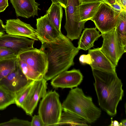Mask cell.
Here are the masks:
<instances>
[{
	"instance_id": "28",
	"label": "cell",
	"mask_w": 126,
	"mask_h": 126,
	"mask_svg": "<svg viewBox=\"0 0 126 126\" xmlns=\"http://www.w3.org/2000/svg\"><path fill=\"white\" fill-rule=\"evenodd\" d=\"M31 122V126H45L43 121L39 115H35L33 116Z\"/></svg>"
},
{
	"instance_id": "30",
	"label": "cell",
	"mask_w": 126,
	"mask_h": 126,
	"mask_svg": "<svg viewBox=\"0 0 126 126\" xmlns=\"http://www.w3.org/2000/svg\"><path fill=\"white\" fill-rule=\"evenodd\" d=\"M8 6V0H0V13L3 11Z\"/></svg>"
},
{
	"instance_id": "24",
	"label": "cell",
	"mask_w": 126,
	"mask_h": 126,
	"mask_svg": "<svg viewBox=\"0 0 126 126\" xmlns=\"http://www.w3.org/2000/svg\"><path fill=\"white\" fill-rule=\"evenodd\" d=\"M34 81H32L22 89L15 93V104L17 106L21 108L30 91Z\"/></svg>"
},
{
	"instance_id": "7",
	"label": "cell",
	"mask_w": 126,
	"mask_h": 126,
	"mask_svg": "<svg viewBox=\"0 0 126 126\" xmlns=\"http://www.w3.org/2000/svg\"><path fill=\"white\" fill-rule=\"evenodd\" d=\"M103 38L102 52L116 67L124 53L126 52L120 44L115 28L111 30L101 33Z\"/></svg>"
},
{
	"instance_id": "20",
	"label": "cell",
	"mask_w": 126,
	"mask_h": 126,
	"mask_svg": "<svg viewBox=\"0 0 126 126\" xmlns=\"http://www.w3.org/2000/svg\"><path fill=\"white\" fill-rule=\"evenodd\" d=\"M83 118L68 110H63L59 121L56 126H88Z\"/></svg>"
},
{
	"instance_id": "21",
	"label": "cell",
	"mask_w": 126,
	"mask_h": 126,
	"mask_svg": "<svg viewBox=\"0 0 126 126\" xmlns=\"http://www.w3.org/2000/svg\"><path fill=\"white\" fill-rule=\"evenodd\" d=\"M115 29L120 44L126 49V10L120 12Z\"/></svg>"
},
{
	"instance_id": "29",
	"label": "cell",
	"mask_w": 126,
	"mask_h": 126,
	"mask_svg": "<svg viewBox=\"0 0 126 126\" xmlns=\"http://www.w3.org/2000/svg\"><path fill=\"white\" fill-rule=\"evenodd\" d=\"M79 60L80 62L83 64H87L90 65L92 63V60L90 55L83 54L80 56Z\"/></svg>"
},
{
	"instance_id": "35",
	"label": "cell",
	"mask_w": 126,
	"mask_h": 126,
	"mask_svg": "<svg viewBox=\"0 0 126 126\" xmlns=\"http://www.w3.org/2000/svg\"><path fill=\"white\" fill-rule=\"evenodd\" d=\"M109 126H120L119 123L117 121H111L110 125Z\"/></svg>"
},
{
	"instance_id": "32",
	"label": "cell",
	"mask_w": 126,
	"mask_h": 126,
	"mask_svg": "<svg viewBox=\"0 0 126 126\" xmlns=\"http://www.w3.org/2000/svg\"><path fill=\"white\" fill-rule=\"evenodd\" d=\"M103 0H79L80 4L90 2H102Z\"/></svg>"
},
{
	"instance_id": "1",
	"label": "cell",
	"mask_w": 126,
	"mask_h": 126,
	"mask_svg": "<svg viewBox=\"0 0 126 126\" xmlns=\"http://www.w3.org/2000/svg\"><path fill=\"white\" fill-rule=\"evenodd\" d=\"M39 49L47 57V69L44 77L47 81L73 65L74 58L79 50L62 33L55 40L42 44Z\"/></svg>"
},
{
	"instance_id": "18",
	"label": "cell",
	"mask_w": 126,
	"mask_h": 126,
	"mask_svg": "<svg viewBox=\"0 0 126 126\" xmlns=\"http://www.w3.org/2000/svg\"><path fill=\"white\" fill-rule=\"evenodd\" d=\"M101 36L96 28H85L79 38L77 48L79 50H89L93 47L95 41Z\"/></svg>"
},
{
	"instance_id": "38",
	"label": "cell",
	"mask_w": 126,
	"mask_h": 126,
	"mask_svg": "<svg viewBox=\"0 0 126 126\" xmlns=\"http://www.w3.org/2000/svg\"><path fill=\"white\" fill-rule=\"evenodd\" d=\"M4 34V33H0V36L2 35L3 34Z\"/></svg>"
},
{
	"instance_id": "19",
	"label": "cell",
	"mask_w": 126,
	"mask_h": 126,
	"mask_svg": "<svg viewBox=\"0 0 126 126\" xmlns=\"http://www.w3.org/2000/svg\"><path fill=\"white\" fill-rule=\"evenodd\" d=\"M63 8L59 3H52L45 14L54 26L61 32L63 14Z\"/></svg>"
},
{
	"instance_id": "31",
	"label": "cell",
	"mask_w": 126,
	"mask_h": 126,
	"mask_svg": "<svg viewBox=\"0 0 126 126\" xmlns=\"http://www.w3.org/2000/svg\"><path fill=\"white\" fill-rule=\"evenodd\" d=\"M116 0L123 9L126 10V0Z\"/></svg>"
},
{
	"instance_id": "9",
	"label": "cell",
	"mask_w": 126,
	"mask_h": 126,
	"mask_svg": "<svg viewBox=\"0 0 126 126\" xmlns=\"http://www.w3.org/2000/svg\"><path fill=\"white\" fill-rule=\"evenodd\" d=\"M47 81L44 78L34 81L30 91L21 108L27 114L31 116L40 99L46 94Z\"/></svg>"
},
{
	"instance_id": "34",
	"label": "cell",
	"mask_w": 126,
	"mask_h": 126,
	"mask_svg": "<svg viewBox=\"0 0 126 126\" xmlns=\"http://www.w3.org/2000/svg\"><path fill=\"white\" fill-rule=\"evenodd\" d=\"M58 1L65 10L66 8L67 0H58Z\"/></svg>"
},
{
	"instance_id": "27",
	"label": "cell",
	"mask_w": 126,
	"mask_h": 126,
	"mask_svg": "<svg viewBox=\"0 0 126 126\" xmlns=\"http://www.w3.org/2000/svg\"><path fill=\"white\" fill-rule=\"evenodd\" d=\"M102 2L108 4L116 11L120 12L126 10L122 8L116 0H103Z\"/></svg>"
},
{
	"instance_id": "13",
	"label": "cell",
	"mask_w": 126,
	"mask_h": 126,
	"mask_svg": "<svg viewBox=\"0 0 126 126\" xmlns=\"http://www.w3.org/2000/svg\"><path fill=\"white\" fill-rule=\"evenodd\" d=\"M32 81L24 74L18 64L16 69L0 81V86L15 93L20 90Z\"/></svg>"
},
{
	"instance_id": "16",
	"label": "cell",
	"mask_w": 126,
	"mask_h": 126,
	"mask_svg": "<svg viewBox=\"0 0 126 126\" xmlns=\"http://www.w3.org/2000/svg\"><path fill=\"white\" fill-rule=\"evenodd\" d=\"M88 54L90 55L92 59V63L90 65L92 69L109 72L116 71V67L102 52L100 48L89 49Z\"/></svg>"
},
{
	"instance_id": "2",
	"label": "cell",
	"mask_w": 126,
	"mask_h": 126,
	"mask_svg": "<svg viewBox=\"0 0 126 126\" xmlns=\"http://www.w3.org/2000/svg\"><path fill=\"white\" fill-rule=\"evenodd\" d=\"M92 70L99 105L108 115L114 116L117 114V106L124 94L121 80L116 71Z\"/></svg>"
},
{
	"instance_id": "36",
	"label": "cell",
	"mask_w": 126,
	"mask_h": 126,
	"mask_svg": "<svg viewBox=\"0 0 126 126\" xmlns=\"http://www.w3.org/2000/svg\"><path fill=\"white\" fill-rule=\"evenodd\" d=\"M120 125V126H126V120L124 119L122 120L121 122L119 123Z\"/></svg>"
},
{
	"instance_id": "11",
	"label": "cell",
	"mask_w": 126,
	"mask_h": 126,
	"mask_svg": "<svg viewBox=\"0 0 126 126\" xmlns=\"http://www.w3.org/2000/svg\"><path fill=\"white\" fill-rule=\"evenodd\" d=\"M83 76L78 69L66 70L52 79L51 85L54 88L71 89L77 87L83 79Z\"/></svg>"
},
{
	"instance_id": "8",
	"label": "cell",
	"mask_w": 126,
	"mask_h": 126,
	"mask_svg": "<svg viewBox=\"0 0 126 126\" xmlns=\"http://www.w3.org/2000/svg\"><path fill=\"white\" fill-rule=\"evenodd\" d=\"M79 4V0H67L65 9L66 22L64 28L67 33L66 36L72 41L79 39L82 31L84 29L86 22L79 23L75 19L76 7Z\"/></svg>"
},
{
	"instance_id": "3",
	"label": "cell",
	"mask_w": 126,
	"mask_h": 126,
	"mask_svg": "<svg viewBox=\"0 0 126 126\" xmlns=\"http://www.w3.org/2000/svg\"><path fill=\"white\" fill-rule=\"evenodd\" d=\"M62 106L63 110L79 115L88 123L94 122L101 114V110L94 103L92 98L85 95L82 90L77 87L71 89Z\"/></svg>"
},
{
	"instance_id": "26",
	"label": "cell",
	"mask_w": 126,
	"mask_h": 126,
	"mask_svg": "<svg viewBox=\"0 0 126 126\" xmlns=\"http://www.w3.org/2000/svg\"><path fill=\"white\" fill-rule=\"evenodd\" d=\"M17 56L16 53L12 50L0 47V60L15 58Z\"/></svg>"
},
{
	"instance_id": "4",
	"label": "cell",
	"mask_w": 126,
	"mask_h": 126,
	"mask_svg": "<svg viewBox=\"0 0 126 126\" xmlns=\"http://www.w3.org/2000/svg\"><path fill=\"white\" fill-rule=\"evenodd\" d=\"M17 64L29 80L35 81L44 78L48 65L47 57L40 50L33 48L24 51L17 57Z\"/></svg>"
},
{
	"instance_id": "6",
	"label": "cell",
	"mask_w": 126,
	"mask_h": 126,
	"mask_svg": "<svg viewBox=\"0 0 126 126\" xmlns=\"http://www.w3.org/2000/svg\"><path fill=\"white\" fill-rule=\"evenodd\" d=\"M120 12L115 11L108 4L102 2L91 20L94 22L95 28L101 33H104L116 27Z\"/></svg>"
},
{
	"instance_id": "14",
	"label": "cell",
	"mask_w": 126,
	"mask_h": 126,
	"mask_svg": "<svg viewBox=\"0 0 126 126\" xmlns=\"http://www.w3.org/2000/svg\"><path fill=\"white\" fill-rule=\"evenodd\" d=\"M5 25V31L9 34L24 37L34 40H39L36 30L29 24L18 18L7 20Z\"/></svg>"
},
{
	"instance_id": "23",
	"label": "cell",
	"mask_w": 126,
	"mask_h": 126,
	"mask_svg": "<svg viewBox=\"0 0 126 126\" xmlns=\"http://www.w3.org/2000/svg\"><path fill=\"white\" fill-rule=\"evenodd\" d=\"M15 93L0 86V110H3L10 105L15 104Z\"/></svg>"
},
{
	"instance_id": "10",
	"label": "cell",
	"mask_w": 126,
	"mask_h": 126,
	"mask_svg": "<svg viewBox=\"0 0 126 126\" xmlns=\"http://www.w3.org/2000/svg\"><path fill=\"white\" fill-rule=\"evenodd\" d=\"M34 41L24 37L4 34L0 36V47L10 49L17 56L24 51L34 48Z\"/></svg>"
},
{
	"instance_id": "37",
	"label": "cell",
	"mask_w": 126,
	"mask_h": 126,
	"mask_svg": "<svg viewBox=\"0 0 126 126\" xmlns=\"http://www.w3.org/2000/svg\"><path fill=\"white\" fill-rule=\"evenodd\" d=\"M52 3H57L59 2L58 0H51Z\"/></svg>"
},
{
	"instance_id": "15",
	"label": "cell",
	"mask_w": 126,
	"mask_h": 126,
	"mask_svg": "<svg viewBox=\"0 0 126 126\" xmlns=\"http://www.w3.org/2000/svg\"><path fill=\"white\" fill-rule=\"evenodd\" d=\"M16 16L29 18L38 16L40 4L35 0H10Z\"/></svg>"
},
{
	"instance_id": "12",
	"label": "cell",
	"mask_w": 126,
	"mask_h": 126,
	"mask_svg": "<svg viewBox=\"0 0 126 126\" xmlns=\"http://www.w3.org/2000/svg\"><path fill=\"white\" fill-rule=\"evenodd\" d=\"M36 35L42 44L55 40L62 34L52 24L45 15L36 19Z\"/></svg>"
},
{
	"instance_id": "33",
	"label": "cell",
	"mask_w": 126,
	"mask_h": 126,
	"mask_svg": "<svg viewBox=\"0 0 126 126\" xmlns=\"http://www.w3.org/2000/svg\"><path fill=\"white\" fill-rule=\"evenodd\" d=\"M5 31V25L1 19H0V33H4Z\"/></svg>"
},
{
	"instance_id": "22",
	"label": "cell",
	"mask_w": 126,
	"mask_h": 126,
	"mask_svg": "<svg viewBox=\"0 0 126 126\" xmlns=\"http://www.w3.org/2000/svg\"><path fill=\"white\" fill-rule=\"evenodd\" d=\"M17 65V57L0 60V81L14 70Z\"/></svg>"
},
{
	"instance_id": "25",
	"label": "cell",
	"mask_w": 126,
	"mask_h": 126,
	"mask_svg": "<svg viewBox=\"0 0 126 126\" xmlns=\"http://www.w3.org/2000/svg\"><path fill=\"white\" fill-rule=\"evenodd\" d=\"M0 126H31V122L27 120L13 118L0 123Z\"/></svg>"
},
{
	"instance_id": "17",
	"label": "cell",
	"mask_w": 126,
	"mask_h": 126,
	"mask_svg": "<svg viewBox=\"0 0 126 126\" xmlns=\"http://www.w3.org/2000/svg\"><path fill=\"white\" fill-rule=\"evenodd\" d=\"M102 2L80 3L76 7L75 13L76 21L79 23L91 20Z\"/></svg>"
},
{
	"instance_id": "5",
	"label": "cell",
	"mask_w": 126,
	"mask_h": 126,
	"mask_svg": "<svg viewBox=\"0 0 126 126\" xmlns=\"http://www.w3.org/2000/svg\"><path fill=\"white\" fill-rule=\"evenodd\" d=\"M59 97L55 91H51L47 93L41 101L38 115L45 126H56L59 122L63 109Z\"/></svg>"
}]
</instances>
